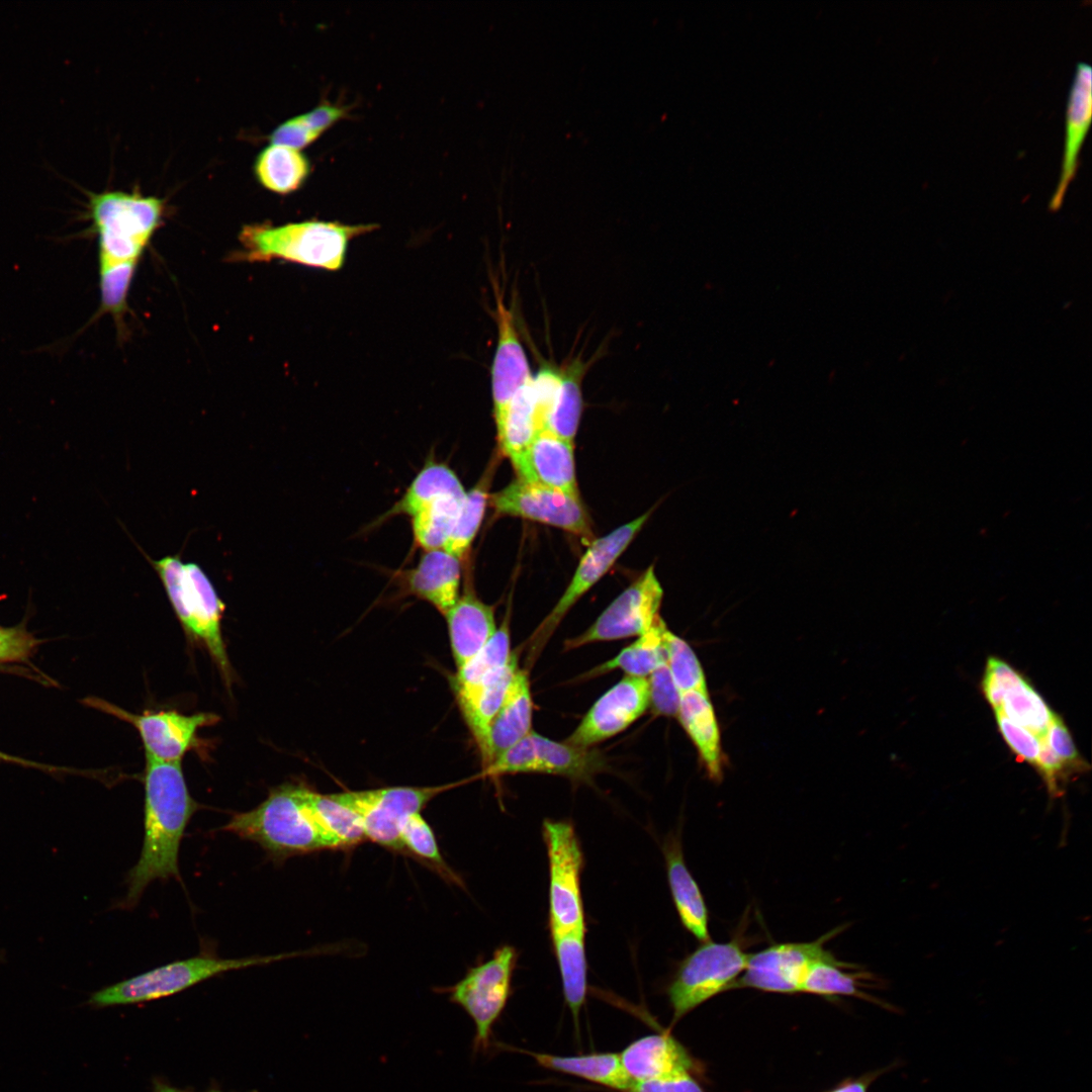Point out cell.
<instances>
[{
	"label": "cell",
	"mask_w": 1092,
	"mask_h": 1092,
	"mask_svg": "<svg viewBox=\"0 0 1092 1092\" xmlns=\"http://www.w3.org/2000/svg\"><path fill=\"white\" fill-rule=\"evenodd\" d=\"M461 562L444 548L424 551L415 567L400 574L403 588L445 615L460 596Z\"/></svg>",
	"instance_id": "ffe728a7"
},
{
	"label": "cell",
	"mask_w": 1092,
	"mask_h": 1092,
	"mask_svg": "<svg viewBox=\"0 0 1092 1092\" xmlns=\"http://www.w3.org/2000/svg\"><path fill=\"white\" fill-rule=\"evenodd\" d=\"M307 801L333 850H348L367 840L356 814L331 795H322L308 788Z\"/></svg>",
	"instance_id": "d590c367"
},
{
	"label": "cell",
	"mask_w": 1092,
	"mask_h": 1092,
	"mask_svg": "<svg viewBox=\"0 0 1092 1092\" xmlns=\"http://www.w3.org/2000/svg\"><path fill=\"white\" fill-rule=\"evenodd\" d=\"M626 1092H704L691 1074L633 1082Z\"/></svg>",
	"instance_id": "f907efd6"
},
{
	"label": "cell",
	"mask_w": 1092,
	"mask_h": 1092,
	"mask_svg": "<svg viewBox=\"0 0 1092 1092\" xmlns=\"http://www.w3.org/2000/svg\"><path fill=\"white\" fill-rule=\"evenodd\" d=\"M0 760L7 761V762H13V763L21 764V765L37 767V768H41V769H43V768L49 769V770L52 769L48 765L37 763V762H33V761H29V760H26V759H23V758L14 756V755L7 754V753L2 752V751H0Z\"/></svg>",
	"instance_id": "11a10c76"
},
{
	"label": "cell",
	"mask_w": 1092,
	"mask_h": 1092,
	"mask_svg": "<svg viewBox=\"0 0 1092 1092\" xmlns=\"http://www.w3.org/2000/svg\"><path fill=\"white\" fill-rule=\"evenodd\" d=\"M677 717L696 745L709 776L719 780L722 774L721 739L708 693H680Z\"/></svg>",
	"instance_id": "484cf974"
},
{
	"label": "cell",
	"mask_w": 1092,
	"mask_h": 1092,
	"mask_svg": "<svg viewBox=\"0 0 1092 1092\" xmlns=\"http://www.w3.org/2000/svg\"><path fill=\"white\" fill-rule=\"evenodd\" d=\"M544 1069L570 1075L604 1087L626 1092L633 1081L626 1074L616 1053H592L561 1056L523 1051Z\"/></svg>",
	"instance_id": "4316f807"
},
{
	"label": "cell",
	"mask_w": 1092,
	"mask_h": 1092,
	"mask_svg": "<svg viewBox=\"0 0 1092 1092\" xmlns=\"http://www.w3.org/2000/svg\"><path fill=\"white\" fill-rule=\"evenodd\" d=\"M996 719L1003 738L1013 752L1021 759L1036 764L1040 750V737L1016 724L1001 712H996Z\"/></svg>",
	"instance_id": "bcb514c9"
},
{
	"label": "cell",
	"mask_w": 1092,
	"mask_h": 1092,
	"mask_svg": "<svg viewBox=\"0 0 1092 1092\" xmlns=\"http://www.w3.org/2000/svg\"><path fill=\"white\" fill-rule=\"evenodd\" d=\"M663 853L669 890L681 924L700 941L711 940L708 908L686 866L678 835L669 836L663 845Z\"/></svg>",
	"instance_id": "603a6c76"
},
{
	"label": "cell",
	"mask_w": 1092,
	"mask_h": 1092,
	"mask_svg": "<svg viewBox=\"0 0 1092 1092\" xmlns=\"http://www.w3.org/2000/svg\"><path fill=\"white\" fill-rule=\"evenodd\" d=\"M874 1076L871 1075L856 1081H849L842 1084L832 1092H867L868 1086L874 1079Z\"/></svg>",
	"instance_id": "db71d44e"
},
{
	"label": "cell",
	"mask_w": 1092,
	"mask_h": 1092,
	"mask_svg": "<svg viewBox=\"0 0 1092 1092\" xmlns=\"http://www.w3.org/2000/svg\"><path fill=\"white\" fill-rule=\"evenodd\" d=\"M746 961L747 953L736 939L703 942L680 962L667 987L672 1020L678 1021L713 996L732 988Z\"/></svg>",
	"instance_id": "ba28073f"
},
{
	"label": "cell",
	"mask_w": 1092,
	"mask_h": 1092,
	"mask_svg": "<svg viewBox=\"0 0 1092 1092\" xmlns=\"http://www.w3.org/2000/svg\"><path fill=\"white\" fill-rule=\"evenodd\" d=\"M88 703L132 725L140 734L146 757L163 762H181L195 747L198 730L219 721L216 714L209 712L186 715L161 710L135 714L99 699H89Z\"/></svg>",
	"instance_id": "8fae6325"
},
{
	"label": "cell",
	"mask_w": 1092,
	"mask_h": 1092,
	"mask_svg": "<svg viewBox=\"0 0 1092 1092\" xmlns=\"http://www.w3.org/2000/svg\"><path fill=\"white\" fill-rule=\"evenodd\" d=\"M585 932H551L553 951L560 972L565 1004L578 1025L587 992Z\"/></svg>",
	"instance_id": "f1b7e54d"
},
{
	"label": "cell",
	"mask_w": 1092,
	"mask_h": 1092,
	"mask_svg": "<svg viewBox=\"0 0 1092 1092\" xmlns=\"http://www.w3.org/2000/svg\"><path fill=\"white\" fill-rule=\"evenodd\" d=\"M377 228L373 223L347 224L314 218L279 225L246 224L239 234L242 249L236 259L249 262L283 260L337 271L345 263L350 243Z\"/></svg>",
	"instance_id": "7a4b0ae2"
},
{
	"label": "cell",
	"mask_w": 1092,
	"mask_h": 1092,
	"mask_svg": "<svg viewBox=\"0 0 1092 1092\" xmlns=\"http://www.w3.org/2000/svg\"><path fill=\"white\" fill-rule=\"evenodd\" d=\"M348 110L347 106L323 100L312 109L301 114L309 126L322 134L336 122L346 117Z\"/></svg>",
	"instance_id": "816d5d0a"
},
{
	"label": "cell",
	"mask_w": 1092,
	"mask_h": 1092,
	"mask_svg": "<svg viewBox=\"0 0 1092 1092\" xmlns=\"http://www.w3.org/2000/svg\"><path fill=\"white\" fill-rule=\"evenodd\" d=\"M457 669L465 665L496 632L494 611L466 585L455 605L444 615Z\"/></svg>",
	"instance_id": "7402d4cb"
},
{
	"label": "cell",
	"mask_w": 1092,
	"mask_h": 1092,
	"mask_svg": "<svg viewBox=\"0 0 1092 1092\" xmlns=\"http://www.w3.org/2000/svg\"><path fill=\"white\" fill-rule=\"evenodd\" d=\"M518 669L517 654L513 652L509 662L497 676L483 689L472 711L465 718L478 746L483 768L491 762L488 746L491 723L502 707L508 689Z\"/></svg>",
	"instance_id": "8d00e7d4"
},
{
	"label": "cell",
	"mask_w": 1092,
	"mask_h": 1092,
	"mask_svg": "<svg viewBox=\"0 0 1092 1092\" xmlns=\"http://www.w3.org/2000/svg\"><path fill=\"white\" fill-rule=\"evenodd\" d=\"M585 365L577 360L561 369V379L548 413L545 429L573 443L581 412V383Z\"/></svg>",
	"instance_id": "d6a6232c"
},
{
	"label": "cell",
	"mask_w": 1092,
	"mask_h": 1092,
	"mask_svg": "<svg viewBox=\"0 0 1092 1092\" xmlns=\"http://www.w3.org/2000/svg\"><path fill=\"white\" fill-rule=\"evenodd\" d=\"M308 788L283 784L272 788L256 808L236 813L221 830L259 844L274 862L333 846L307 801Z\"/></svg>",
	"instance_id": "3957f363"
},
{
	"label": "cell",
	"mask_w": 1092,
	"mask_h": 1092,
	"mask_svg": "<svg viewBox=\"0 0 1092 1092\" xmlns=\"http://www.w3.org/2000/svg\"><path fill=\"white\" fill-rule=\"evenodd\" d=\"M311 170L309 159L301 150L270 144L256 157L254 173L266 189L288 194L300 188Z\"/></svg>",
	"instance_id": "4dcf8cb0"
},
{
	"label": "cell",
	"mask_w": 1092,
	"mask_h": 1092,
	"mask_svg": "<svg viewBox=\"0 0 1092 1092\" xmlns=\"http://www.w3.org/2000/svg\"><path fill=\"white\" fill-rule=\"evenodd\" d=\"M1001 712L1007 718L1042 737L1055 715L1040 695L1024 679L1003 698Z\"/></svg>",
	"instance_id": "60d3db41"
},
{
	"label": "cell",
	"mask_w": 1092,
	"mask_h": 1092,
	"mask_svg": "<svg viewBox=\"0 0 1092 1092\" xmlns=\"http://www.w3.org/2000/svg\"><path fill=\"white\" fill-rule=\"evenodd\" d=\"M464 496L441 497L411 517L414 540L419 547L424 551L445 547Z\"/></svg>",
	"instance_id": "f35d334b"
},
{
	"label": "cell",
	"mask_w": 1092,
	"mask_h": 1092,
	"mask_svg": "<svg viewBox=\"0 0 1092 1092\" xmlns=\"http://www.w3.org/2000/svg\"><path fill=\"white\" fill-rule=\"evenodd\" d=\"M648 708L647 678L625 675L593 705L565 742L592 748L628 728Z\"/></svg>",
	"instance_id": "2e32d148"
},
{
	"label": "cell",
	"mask_w": 1092,
	"mask_h": 1092,
	"mask_svg": "<svg viewBox=\"0 0 1092 1092\" xmlns=\"http://www.w3.org/2000/svg\"><path fill=\"white\" fill-rule=\"evenodd\" d=\"M403 853L419 859L443 879L461 885L460 878L444 860L435 833L421 813L406 817L400 829Z\"/></svg>",
	"instance_id": "ab89813d"
},
{
	"label": "cell",
	"mask_w": 1092,
	"mask_h": 1092,
	"mask_svg": "<svg viewBox=\"0 0 1092 1092\" xmlns=\"http://www.w3.org/2000/svg\"><path fill=\"white\" fill-rule=\"evenodd\" d=\"M1091 66L1079 62L1076 66L1066 109V130L1059 181L1049 202V208H1061L1066 192L1078 170L1079 153L1085 141L1092 115Z\"/></svg>",
	"instance_id": "d6986e66"
},
{
	"label": "cell",
	"mask_w": 1092,
	"mask_h": 1092,
	"mask_svg": "<svg viewBox=\"0 0 1092 1092\" xmlns=\"http://www.w3.org/2000/svg\"><path fill=\"white\" fill-rule=\"evenodd\" d=\"M493 469L494 466L487 468L478 482L466 492L453 530L444 547L461 561L466 557L481 525L489 499L488 489Z\"/></svg>",
	"instance_id": "74e56055"
},
{
	"label": "cell",
	"mask_w": 1092,
	"mask_h": 1092,
	"mask_svg": "<svg viewBox=\"0 0 1092 1092\" xmlns=\"http://www.w3.org/2000/svg\"><path fill=\"white\" fill-rule=\"evenodd\" d=\"M320 136L321 134L307 124L302 115L298 114L277 125L269 134V141L271 144L301 150Z\"/></svg>",
	"instance_id": "c3c4849f"
},
{
	"label": "cell",
	"mask_w": 1092,
	"mask_h": 1092,
	"mask_svg": "<svg viewBox=\"0 0 1092 1092\" xmlns=\"http://www.w3.org/2000/svg\"><path fill=\"white\" fill-rule=\"evenodd\" d=\"M530 380L510 402L504 423L496 432L502 452L511 461L522 453L542 431Z\"/></svg>",
	"instance_id": "e575fe53"
},
{
	"label": "cell",
	"mask_w": 1092,
	"mask_h": 1092,
	"mask_svg": "<svg viewBox=\"0 0 1092 1092\" xmlns=\"http://www.w3.org/2000/svg\"><path fill=\"white\" fill-rule=\"evenodd\" d=\"M665 627L664 622L659 618L649 630L638 636V639L615 657L592 669L587 673L588 676L621 669L626 675L646 678L654 669L666 662L662 638Z\"/></svg>",
	"instance_id": "836d02e7"
},
{
	"label": "cell",
	"mask_w": 1092,
	"mask_h": 1092,
	"mask_svg": "<svg viewBox=\"0 0 1092 1092\" xmlns=\"http://www.w3.org/2000/svg\"><path fill=\"white\" fill-rule=\"evenodd\" d=\"M1024 679L1005 661L996 657L988 659L983 678V691L995 712L1001 709L1006 693Z\"/></svg>",
	"instance_id": "f6af8a7d"
},
{
	"label": "cell",
	"mask_w": 1092,
	"mask_h": 1092,
	"mask_svg": "<svg viewBox=\"0 0 1092 1092\" xmlns=\"http://www.w3.org/2000/svg\"><path fill=\"white\" fill-rule=\"evenodd\" d=\"M161 198L140 192H90L87 216L97 236L98 263L139 262L162 223Z\"/></svg>",
	"instance_id": "5b68a950"
},
{
	"label": "cell",
	"mask_w": 1092,
	"mask_h": 1092,
	"mask_svg": "<svg viewBox=\"0 0 1092 1092\" xmlns=\"http://www.w3.org/2000/svg\"><path fill=\"white\" fill-rule=\"evenodd\" d=\"M1041 771L1050 792L1058 794V779L1065 763L1050 749L1043 736L1040 737V750L1035 764Z\"/></svg>",
	"instance_id": "f5cc1de1"
},
{
	"label": "cell",
	"mask_w": 1092,
	"mask_h": 1092,
	"mask_svg": "<svg viewBox=\"0 0 1092 1092\" xmlns=\"http://www.w3.org/2000/svg\"><path fill=\"white\" fill-rule=\"evenodd\" d=\"M452 785L433 787H388L331 794L352 810L362 825L366 839L395 852H402L400 829L412 814Z\"/></svg>",
	"instance_id": "30bf717a"
},
{
	"label": "cell",
	"mask_w": 1092,
	"mask_h": 1092,
	"mask_svg": "<svg viewBox=\"0 0 1092 1092\" xmlns=\"http://www.w3.org/2000/svg\"><path fill=\"white\" fill-rule=\"evenodd\" d=\"M499 515L551 525L583 538L592 537L588 516L579 497L525 482L519 478L489 495Z\"/></svg>",
	"instance_id": "9a60e30c"
},
{
	"label": "cell",
	"mask_w": 1092,
	"mask_h": 1092,
	"mask_svg": "<svg viewBox=\"0 0 1092 1092\" xmlns=\"http://www.w3.org/2000/svg\"><path fill=\"white\" fill-rule=\"evenodd\" d=\"M549 866V930L585 932L581 894L583 852L568 821L547 819L542 825Z\"/></svg>",
	"instance_id": "9c48e42d"
},
{
	"label": "cell",
	"mask_w": 1092,
	"mask_h": 1092,
	"mask_svg": "<svg viewBox=\"0 0 1092 1092\" xmlns=\"http://www.w3.org/2000/svg\"><path fill=\"white\" fill-rule=\"evenodd\" d=\"M662 638L666 664L679 693H708L703 668L691 646L666 627Z\"/></svg>",
	"instance_id": "b9f144b4"
},
{
	"label": "cell",
	"mask_w": 1092,
	"mask_h": 1092,
	"mask_svg": "<svg viewBox=\"0 0 1092 1092\" xmlns=\"http://www.w3.org/2000/svg\"><path fill=\"white\" fill-rule=\"evenodd\" d=\"M532 714L529 678L525 670L518 669L489 729L491 762L532 731Z\"/></svg>",
	"instance_id": "d4e9b609"
},
{
	"label": "cell",
	"mask_w": 1092,
	"mask_h": 1092,
	"mask_svg": "<svg viewBox=\"0 0 1092 1092\" xmlns=\"http://www.w3.org/2000/svg\"><path fill=\"white\" fill-rule=\"evenodd\" d=\"M37 644L39 641L22 626H0V663L25 660Z\"/></svg>",
	"instance_id": "7dc6e473"
},
{
	"label": "cell",
	"mask_w": 1092,
	"mask_h": 1092,
	"mask_svg": "<svg viewBox=\"0 0 1092 1092\" xmlns=\"http://www.w3.org/2000/svg\"><path fill=\"white\" fill-rule=\"evenodd\" d=\"M507 619L487 644L465 665L457 669L453 688L464 719L472 711L483 689L490 684L512 657Z\"/></svg>",
	"instance_id": "cb8c5ba5"
},
{
	"label": "cell",
	"mask_w": 1092,
	"mask_h": 1092,
	"mask_svg": "<svg viewBox=\"0 0 1092 1092\" xmlns=\"http://www.w3.org/2000/svg\"><path fill=\"white\" fill-rule=\"evenodd\" d=\"M139 262L99 264V313H109L117 325L127 311V296Z\"/></svg>",
	"instance_id": "7bdbcfd3"
},
{
	"label": "cell",
	"mask_w": 1092,
	"mask_h": 1092,
	"mask_svg": "<svg viewBox=\"0 0 1092 1092\" xmlns=\"http://www.w3.org/2000/svg\"><path fill=\"white\" fill-rule=\"evenodd\" d=\"M662 596L653 567H649L605 609L588 629L568 639L565 649L642 635L660 618L658 611Z\"/></svg>",
	"instance_id": "4fadbf2b"
},
{
	"label": "cell",
	"mask_w": 1092,
	"mask_h": 1092,
	"mask_svg": "<svg viewBox=\"0 0 1092 1092\" xmlns=\"http://www.w3.org/2000/svg\"><path fill=\"white\" fill-rule=\"evenodd\" d=\"M144 840L138 862L126 878L122 902L133 907L156 880H180L179 849L185 829L200 805L191 797L181 762L146 757Z\"/></svg>",
	"instance_id": "6da1fadb"
},
{
	"label": "cell",
	"mask_w": 1092,
	"mask_h": 1092,
	"mask_svg": "<svg viewBox=\"0 0 1092 1092\" xmlns=\"http://www.w3.org/2000/svg\"><path fill=\"white\" fill-rule=\"evenodd\" d=\"M856 965L838 961L832 952L819 960L808 971L801 992L825 997L855 996L873 1002H880L860 990L863 981L873 980V975L864 971H847Z\"/></svg>",
	"instance_id": "1f68e13d"
},
{
	"label": "cell",
	"mask_w": 1092,
	"mask_h": 1092,
	"mask_svg": "<svg viewBox=\"0 0 1092 1092\" xmlns=\"http://www.w3.org/2000/svg\"><path fill=\"white\" fill-rule=\"evenodd\" d=\"M532 772H542L586 781L602 766V759L592 748H581L567 742H557L535 731Z\"/></svg>",
	"instance_id": "83f0119b"
},
{
	"label": "cell",
	"mask_w": 1092,
	"mask_h": 1092,
	"mask_svg": "<svg viewBox=\"0 0 1092 1092\" xmlns=\"http://www.w3.org/2000/svg\"><path fill=\"white\" fill-rule=\"evenodd\" d=\"M1043 738L1050 749L1065 763L1077 764L1078 752L1064 722L1055 715Z\"/></svg>",
	"instance_id": "681fc988"
},
{
	"label": "cell",
	"mask_w": 1092,
	"mask_h": 1092,
	"mask_svg": "<svg viewBox=\"0 0 1092 1092\" xmlns=\"http://www.w3.org/2000/svg\"><path fill=\"white\" fill-rule=\"evenodd\" d=\"M494 318L497 343L491 366V393L496 432L500 429L510 402L532 377L516 322L503 294L495 291Z\"/></svg>",
	"instance_id": "e0dca14e"
},
{
	"label": "cell",
	"mask_w": 1092,
	"mask_h": 1092,
	"mask_svg": "<svg viewBox=\"0 0 1092 1092\" xmlns=\"http://www.w3.org/2000/svg\"><path fill=\"white\" fill-rule=\"evenodd\" d=\"M466 491L456 473L445 463L429 461L415 476L403 495L379 519L394 516L413 517L418 512L448 495H465Z\"/></svg>",
	"instance_id": "f546056e"
},
{
	"label": "cell",
	"mask_w": 1092,
	"mask_h": 1092,
	"mask_svg": "<svg viewBox=\"0 0 1092 1092\" xmlns=\"http://www.w3.org/2000/svg\"><path fill=\"white\" fill-rule=\"evenodd\" d=\"M517 961L516 948L503 945L489 960L470 968L460 981L444 990L449 1000L473 1021L475 1054L487 1053L492 1045L493 1026L510 999Z\"/></svg>",
	"instance_id": "52a82bcc"
},
{
	"label": "cell",
	"mask_w": 1092,
	"mask_h": 1092,
	"mask_svg": "<svg viewBox=\"0 0 1092 1092\" xmlns=\"http://www.w3.org/2000/svg\"><path fill=\"white\" fill-rule=\"evenodd\" d=\"M649 514L650 512L645 513L608 535L592 541L564 594L533 633L529 646L532 659L541 651L572 605L610 570L643 527Z\"/></svg>",
	"instance_id": "5bb4252c"
},
{
	"label": "cell",
	"mask_w": 1092,
	"mask_h": 1092,
	"mask_svg": "<svg viewBox=\"0 0 1092 1092\" xmlns=\"http://www.w3.org/2000/svg\"><path fill=\"white\" fill-rule=\"evenodd\" d=\"M622 1066L633 1082L691 1074L695 1062L669 1033L644 1035L620 1054Z\"/></svg>",
	"instance_id": "44dd1931"
},
{
	"label": "cell",
	"mask_w": 1092,
	"mask_h": 1092,
	"mask_svg": "<svg viewBox=\"0 0 1092 1092\" xmlns=\"http://www.w3.org/2000/svg\"><path fill=\"white\" fill-rule=\"evenodd\" d=\"M511 462L519 479L579 497L572 442L543 430Z\"/></svg>",
	"instance_id": "ac0fdd59"
},
{
	"label": "cell",
	"mask_w": 1092,
	"mask_h": 1092,
	"mask_svg": "<svg viewBox=\"0 0 1092 1092\" xmlns=\"http://www.w3.org/2000/svg\"><path fill=\"white\" fill-rule=\"evenodd\" d=\"M154 1092H190V1091L181 1090V1089L166 1085L164 1083H157L155 1085ZM207 1092H220V1091L211 1090V1091H207Z\"/></svg>",
	"instance_id": "9f6ffc18"
},
{
	"label": "cell",
	"mask_w": 1092,
	"mask_h": 1092,
	"mask_svg": "<svg viewBox=\"0 0 1092 1092\" xmlns=\"http://www.w3.org/2000/svg\"><path fill=\"white\" fill-rule=\"evenodd\" d=\"M293 954L252 956L239 959L198 954L172 962L102 988L91 995L88 1003L102 1008L149 1002L180 993L230 971L270 964Z\"/></svg>",
	"instance_id": "8992f818"
},
{
	"label": "cell",
	"mask_w": 1092,
	"mask_h": 1092,
	"mask_svg": "<svg viewBox=\"0 0 1092 1092\" xmlns=\"http://www.w3.org/2000/svg\"><path fill=\"white\" fill-rule=\"evenodd\" d=\"M188 638L207 650L228 685L232 667L221 633L224 604L204 570L179 555L150 559Z\"/></svg>",
	"instance_id": "277c9868"
},
{
	"label": "cell",
	"mask_w": 1092,
	"mask_h": 1092,
	"mask_svg": "<svg viewBox=\"0 0 1092 1092\" xmlns=\"http://www.w3.org/2000/svg\"><path fill=\"white\" fill-rule=\"evenodd\" d=\"M839 926L810 942H786L770 945L747 954L743 974L732 988L746 987L765 992L798 993L810 968L830 953L825 943L838 932Z\"/></svg>",
	"instance_id": "7c38bea8"
},
{
	"label": "cell",
	"mask_w": 1092,
	"mask_h": 1092,
	"mask_svg": "<svg viewBox=\"0 0 1092 1092\" xmlns=\"http://www.w3.org/2000/svg\"><path fill=\"white\" fill-rule=\"evenodd\" d=\"M649 707L657 715L677 716L680 693L677 690L666 662L659 665L647 677Z\"/></svg>",
	"instance_id": "ee69618b"
}]
</instances>
